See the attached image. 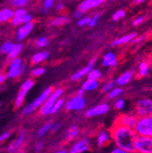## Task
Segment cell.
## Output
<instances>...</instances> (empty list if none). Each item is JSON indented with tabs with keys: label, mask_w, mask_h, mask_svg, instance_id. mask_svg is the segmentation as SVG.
Instances as JSON below:
<instances>
[{
	"label": "cell",
	"mask_w": 152,
	"mask_h": 153,
	"mask_svg": "<svg viewBox=\"0 0 152 153\" xmlns=\"http://www.w3.org/2000/svg\"><path fill=\"white\" fill-rule=\"evenodd\" d=\"M90 149V141L87 139H81L76 141L71 149H69L68 153H84Z\"/></svg>",
	"instance_id": "obj_12"
},
{
	"label": "cell",
	"mask_w": 152,
	"mask_h": 153,
	"mask_svg": "<svg viewBox=\"0 0 152 153\" xmlns=\"http://www.w3.org/2000/svg\"><path fill=\"white\" fill-rule=\"evenodd\" d=\"M10 132H7V133H4V134H2L1 136H0V142H2V141H4L5 140H7V139H8L9 137H10Z\"/></svg>",
	"instance_id": "obj_47"
},
{
	"label": "cell",
	"mask_w": 152,
	"mask_h": 153,
	"mask_svg": "<svg viewBox=\"0 0 152 153\" xmlns=\"http://www.w3.org/2000/svg\"><path fill=\"white\" fill-rule=\"evenodd\" d=\"M14 13L15 12L9 7H5V8L1 9L0 10V23L7 22V21L10 20V19H12Z\"/></svg>",
	"instance_id": "obj_23"
},
{
	"label": "cell",
	"mask_w": 152,
	"mask_h": 153,
	"mask_svg": "<svg viewBox=\"0 0 152 153\" xmlns=\"http://www.w3.org/2000/svg\"><path fill=\"white\" fill-rule=\"evenodd\" d=\"M63 92H64V90L62 88H58V89L52 91V93L49 95V97L47 99V100L44 102V104L40 107V114H42V115L50 114L52 107L54 106V104L56 103V100L60 99Z\"/></svg>",
	"instance_id": "obj_6"
},
{
	"label": "cell",
	"mask_w": 152,
	"mask_h": 153,
	"mask_svg": "<svg viewBox=\"0 0 152 153\" xmlns=\"http://www.w3.org/2000/svg\"><path fill=\"white\" fill-rule=\"evenodd\" d=\"M54 153H68V152H67L66 150H63V149H61V150H58V151H56V152H54Z\"/></svg>",
	"instance_id": "obj_55"
},
{
	"label": "cell",
	"mask_w": 152,
	"mask_h": 153,
	"mask_svg": "<svg viewBox=\"0 0 152 153\" xmlns=\"http://www.w3.org/2000/svg\"><path fill=\"white\" fill-rule=\"evenodd\" d=\"M116 82L115 81H108V82H107L103 87H102V88H101V91L103 92V93H108L111 89H113L114 88L116 87Z\"/></svg>",
	"instance_id": "obj_34"
},
{
	"label": "cell",
	"mask_w": 152,
	"mask_h": 153,
	"mask_svg": "<svg viewBox=\"0 0 152 153\" xmlns=\"http://www.w3.org/2000/svg\"><path fill=\"white\" fill-rule=\"evenodd\" d=\"M32 19H33V16L32 15H30V14H27L25 16H24V18H23V21H22V23H28V22H32Z\"/></svg>",
	"instance_id": "obj_45"
},
{
	"label": "cell",
	"mask_w": 152,
	"mask_h": 153,
	"mask_svg": "<svg viewBox=\"0 0 152 153\" xmlns=\"http://www.w3.org/2000/svg\"><path fill=\"white\" fill-rule=\"evenodd\" d=\"M149 68H150V66L147 62H145V61L141 62L139 65V75L140 76H147L148 73V71H149Z\"/></svg>",
	"instance_id": "obj_28"
},
{
	"label": "cell",
	"mask_w": 152,
	"mask_h": 153,
	"mask_svg": "<svg viewBox=\"0 0 152 153\" xmlns=\"http://www.w3.org/2000/svg\"><path fill=\"white\" fill-rule=\"evenodd\" d=\"M16 153H25L24 151H18V152H16Z\"/></svg>",
	"instance_id": "obj_57"
},
{
	"label": "cell",
	"mask_w": 152,
	"mask_h": 153,
	"mask_svg": "<svg viewBox=\"0 0 152 153\" xmlns=\"http://www.w3.org/2000/svg\"><path fill=\"white\" fill-rule=\"evenodd\" d=\"M27 14V12L23 9V8H18L15 11L14 13V16L11 19V22L14 26H17V25H19L22 23L23 21V18L24 16Z\"/></svg>",
	"instance_id": "obj_20"
},
{
	"label": "cell",
	"mask_w": 152,
	"mask_h": 153,
	"mask_svg": "<svg viewBox=\"0 0 152 153\" xmlns=\"http://www.w3.org/2000/svg\"><path fill=\"white\" fill-rule=\"evenodd\" d=\"M107 0H84L79 6V9L82 12H87L89 9H92L94 7H97L103 4Z\"/></svg>",
	"instance_id": "obj_16"
},
{
	"label": "cell",
	"mask_w": 152,
	"mask_h": 153,
	"mask_svg": "<svg viewBox=\"0 0 152 153\" xmlns=\"http://www.w3.org/2000/svg\"><path fill=\"white\" fill-rule=\"evenodd\" d=\"M112 140L117 147L134 153V141L137 133L134 128L124 127L115 123L110 128Z\"/></svg>",
	"instance_id": "obj_1"
},
{
	"label": "cell",
	"mask_w": 152,
	"mask_h": 153,
	"mask_svg": "<svg viewBox=\"0 0 152 153\" xmlns=\"http://www.w3.org/2000/svg\"><path fill=\"white\" fill-rule=\"evenodd\" d=\"M131 79H132V73L130 71H126L118 76V79H116L115 82L118 86H125L131 80Z\"/></svg>",
	"instance_id": "obj_22"
},
{
	"label": "cell",
	"mask_w": 152,
	"mask_h": 153,
	"mask_svg": "<svg viewBox=\"0 0 152 153\" xmlns=\"http://www.w3.org/2000/svg\"><path fill=\"white\" fill-rule=\"evenodd\" d=\"M22 66H23V62H22L21 59H19V57H16V59H13L10 66H9L7 78L14 79V78H16L17 76L21 75Z\"/></svg>",
	"instance_id": "obj_11"
},
{
	"label": "cell",
	"mask_w": 152,
	"mask_h": 153,
	"mask_svg": "<svg viewBox=\"0 0 152 153\" xmlns=\"http://www.w3.org/2000/svg\"><path fill=\"white\" fill-rule=\"evenodd\" d=\"M6 78H7L6 76H4L3 74H1V73H0V84H2V83H3V82L5 81Z\"/></svg>",
	"instance_id": "obj_51"
},
{
	"label": "cell",
	"mask_w": 152,
	"mask_h": 153,
	"mask_svg": "<svg viewBox=\"0 0 152 153\" xmlns=\"http://www.w3.org/2000/svg\"><path fill=\"white\" fill-rule=\"evenodd\" d=\"M147 0H134V4L136 5H139V4H141V3H144Z\"/></svg>",
	"instance_id": "obj_53"
},
{
	"label": "cell",
	"mask_w": 152,
	"mask_h": 153,
	"mask_svg": "<svg viewBox=\"0 0 152 153\" xmlns=\"http://www.w3.org/2000/svg\"><path fill=\"white\" fill-rule=\"evenodd\" d=\"M99 16H100L99 14L95 15V16L90 19V22H89V24H88V27H95V26H96L97 23H98V21H99Z\"/></svg>",
	"instance_id": "obj_42"
},
{
	"label": "cell",
	"mask_w": 152,
	"mask_h": 153,
	"mask_svg": "<svg viewBox=\"0 0 152 153\" xmlns=\"http://www.w3.org/2000/svg\"><path fill=\"white\" fill-rule=\"evenodd\" d=\"M110 153H133V152H130V151H128V150H126V149H121V148L116 146L115 148H114V149L110 151Z\"/></svg>",
	"instance_id": "obj_43"
},
{
	"label": "cell",
	"mask_w": 152,
	"mask_h": 153,
	"mask_svg": "<svg viewBox=\"0 0 152 153\" xmlns=\"http://www.w3.org/2000/svg\"><path fill=\"white\" fill-rule=\"evenodd\" d=\"M144 38H145L144 36H139V37H137V36H136V37L134 38V39H133V40L131 41V42H132V43H139V42L142 41V40L144 39Z\"/></svg>",
	"instance_id": "obj_48"
},
{
	"label": "cell",
	"mask_w": 152,
	"mask_h": 153,
	"mask_svg": "<svg viewBox=\"0 0 152 153\" xmlns=\"http://www.w3.org/2000/svg\"><path fill=\"white\" fill-rule=\"evenodd\" d=\"M109 110V106L107 103H101L97 106H95L85 112V116L87 118H95L98 116L106 114Z\"/></svg>",
	"instance_id": "obj_10"
},
{
	"label": "cell",
	"mask_w": 152,
	"mask_h": 153,
	"mask_svg": "<svg viewBox=\"0 0 152 153\" xmlns=\"http://www.w3.org/2000/svg\"><path fill=\"white\" fill-rule=\"evenodd\" d=\"M138 119L139 117L136 114H122V115H119L116 119L115 123L122 125L127 128H134L137 124Z\"/></svg>",
	"instance_id": "obj_8"
},
{
	"label": "cell",
	"mask_w": 152,
	"mask_h": 153,
	"mask_svg": "<svg viewBox=\"0 0 152 153\" xmlns=\"http://www.w3.org/2000/svg\"><path fill=\"white\" fill-rule=\"evenodd\" d=\"M69 18L66 16H58L55 17L49 21V25L50 26H54V27H59V26H63L67 23H68Z\"/></svg>",
	"instance_id": "obj_26"
},
{
	"label": "cell",
	"mask_w": 152,
	"mask_h": 153,
	"mask_svg": "<svg viewBox=\"0 0 152 153\" xmlns=\"http://www.w3.org/2000/svg\"><path fill=\"white\" fill-rule=\"evenodd\" d=\"M23 49V45L22 44H15V47H14V48H13V50L11 51V53L8 55V59H16V57L18 56V55L20 54V52H21V50Z\"/></svg>",
	"instance_id": "obj_27"
},
{
	"label": "cell",
	"mask_w": 152,
	"mask_h": 153,
	"mask_svg": "<svg viewBox=\"0 0 152 153\" xmlns=\"http://www.w3.org/2000/svg\"><path fill=\"white\" fill-rule=\"evenodd\" d=\"M34 27V23L33 22H28V23H25L23 26H21L19 28H18L17 32H16V37L17 40H23L25 38L30 34V32L32 31Z\"/></svg>",
	"instance_id": "obj_14"
},
{
	"label": "cell",
	"mask_w": 152,
	"mask_h": 153,
	"mask_svg": "<svg viewBox=\"0 0 152 153\" xmlns=\"http://www.w3.org/2000/svg\"><path fill=\"white\" fill-rule=\"evenodd\" d=\"M86 107V100L83 96L76 95L67 100L66 103V109L67 111H79Z\"/></svg>",
	"instance_id": "obj_7"
},
{
	"label": "cell",
	"mask_w": 152,
	"mask_h": 153,
	"mask_svg": "<svg viewBox=\"0 0 152 153\" xmlns=\"http://www.w3.org/2000/svg\"><path fill=\"white\" fill-rule=\"evenodd\" d=\"M54 2H55V0H45L44 1V7L49 9L53 7L54 5Z\"/></svg>",
	"instance_id": "obj_44"
},
{
	"label": "cell",
	"mask_w": 152,
	"mask_h": 153,
	"mask_svg": "<svg viewBox=\"0 0 152 153\" xmlns=\"http://www.w3.org/2000/svg\"><path fill=\"white\" fill-rule=\"evenodd\" d=\"M114 107H115V108L119 109V110H121L124 108L125 107V100L123 99H119L116 100L115 104H114Z\"/></svg>",
	"instance_id": "obj_40"
},
{
	"label": "cell",
	"mask_w": 152,
	"mask_h": 153,
	"mask_svg": "<svg viewBox=\"0 0 152 153\" xmlns=\"http://www.w3.org/2000/svg\"><path fill=\"white\" fill-rule=\"evenodd\" d=\"M14 47H15L14 43H12V42H6L1 47H0V52L3 53V54L9 55L11 53V51L13 50Z\"/></svg>",
	"instance_id": "obj_29"
},
{
	"label": "cell",
	"mask_w": 152,
	"mask_h": 153,
	"mask_svg": "<svg viewBox=\"0 0 152 153\" xmlns=\"http://www.w3.org/2000/svg\"><path fill=\"white\" fill-rule=\"evenodd\" d=\"M136 36H137L136 33H129L128 35H125V36H122L117 38V39H115L112 42L111 45L113 47H116V46H121V45L128 44V42H131Z\"/></svg>",
	"instance_id": "obj_18"
},
{
	"label": "cell",
	"mask_w": 152,
	"mask_h": 153,
	"mask_svg": "<svg viewBox=\"0 0 152 153\" xmlns=\"http://www.w3.org/2000/svg\"><path fill=\"white\" fill-rule=\"evenodd\" d=\"M29 0H9V2L16 7H24Z\"/></svg>",
	"instance_id": "obj_37"
},
{
	"label": "cell",
	"mask_w": 152,
	"mask_h": 153,
	"mask_svg": "<svg viewBox=\"0 0 152 153\" xmlns=\"http://www.w3.org/2000/svg\"><path fill=\"white\" fill-rule=\"evenodd\" d=\"M64 104H65V100L63 99H61V98L59 99L58 100L56 101V103L54 104V106L52 107L51 111H50V114H55V113L58 112L59 110H60L63 108Z\"/></svg>",
	"instance_id": "obj_32"
},
{
	"label": "cell",
	"mask_w": 152,
	"mask_h": 153,
	"mask_svg": "<svg viewBox=\"0 0 152 153\" xmlns=\"http://www.w3.org/2000/svg\"><path fill=\"white\" fill-rule=\"evenodd\" d=\"M26 134L25 132H21L19 137H18L16 140H15L13 142H11V144L8 147V152L9 153H16L18 149H20V147L22 146L23 142H24V139H25Z\"/></svg>",
	"instance_id": "obj_17"
},
{
	"label": "cell",
	"mask_w": 152,
	"mask_h": 153,
	"mask_svg": "<svg viewBox=\"0 0 152 153\" xmlns=\"http://www.w3.org/2000/svg\"><path fill=\"white\" fill-rule=\"evenodd\" d=\"M35 82L32 80V79H27V81H25L22 86H21V89L20 91L18 92V95L16 99V101H15V108H19L21 107L22 103L24 102L25 100V98H26V95L27 93L33 88Z\"/></svg>",
	"instance_id": "obj_9"
},
{
	"label": "cell",
	"mask_w": 152,
	"mask_h": 153,
	"mask_svg": "<svg viewBox=\"0 0 152 153\" xmlns=\"http://www.w3.org/2000/svg\"><path fill=\"white\" fill-rule=\"evenodd\" d=\"M118 63L117 56L113 52H108L104 55L102 59V65L103 67H114Z\"/></svg>",
	"instance_id": "obj_19"
},
{
	"label": "cell",
	"mask_w": 152,
	"mask_h": 153,
	"mask_svg": "<svg viewBox=\"0 0 152 153\" xmlns=\"http://www.w3.org/2000/svg\"><path fill=\"white\" fill-rule=\"evenodd\" d=\"M112 140L111 137V133L110 130H105V129H101L99 133H98V136H97V144L99 147L103 148L106 147L107 145H108L110 143Z\"/></svg>",
	"instance_id": "obj_13"
},
{
	"label": "cell",
	"mask_w": 152,
	"mask_h": 153,
	"mask_svg": "<svg viewBox=\"0 0 152 153\" xmlns=\"http://www.w3.org/2000/svg\"><path fill=\"white\" fill-rule=\"evenodd\" d=\"M52 91H53V89H52V88H46L39 97H37L31 104H29V105H27L24 109H23V114L24 115H26V116H27V115H30L31 113H33L36 108H40L43 104H44V102L47 100V99L49 97V95L52 93Z\"/></svg>",
	"instance_id": "obj_4"
},
{
	"label": "cell",
	"mask_w": 152,
	"mask_h": 153,
	"mask_svg": "<svg viewBox=\"0 0 152 153\" xmlns=\"http://www.w3.org/2000/svg\"><path fill=\"white\" fill-rule=\"evenodd\" d=\"M90 17L88 16H85V17H81L79 19V21H78V25L79 27H85V26H88L89 22H90Z\"/></svg>",
	"instance_id": "obj_39"
},
{
	"label": "cell",
	"mask_w": 152,
	"mask_h": 153,
	"mask_svg": "<svg viewBox=\"0 0 152 153\" xmlns=\"http://www.w3.org/2000/svg\"><path fill=\"white\" fill-rule=\"evenodd\" d=\"M134 153H152V137L137 135L134 141Z\"/></svg>",
	"instance_id": "obj_3"
},
{
	"label": "cell",
	"mask_w": 152,
	"mask_h": 153,
	"mask_svg": "<svg viewBox=\"0 0 152 153\" xmlns=\"http://www.w3.org/2000/svg\"><path fill=\"white\" fill-rule=\"evenodd\" d=\"M80 134V128L77 125H73L71 126L66 133V139L67 140H76Z\"/></svg>",
	"instance_id": "obj_21"
},
{
	"label": "cell",
	"mask_w": 152,
	"mask_h": 153,
	"mask_svg": "<svg viewBox=\"0 0 152 153\" xmlns=\"http://www.w3.org/2000/svg\"><path fill=\"white\" fill-rule=\"evenodd\" d=\"M43 145H44L43 142H39V143L36 144V150H40L43 148Z\"/></svg>",
	"instance_id": "obj_50"
},
{
	"label": "cell",
	"mask_w": 152,
	"mask_h": 153,
	"mask_svg": "<svg viewBox=\"0 0 152 153\" xmlns=\"http://www.w3.org/2000/svg\"><path fill=\"white\" fill-rule=\"evenodd\" d=\"M126 16V12L125 10H122V9H119L118 11H116L115 13L113 14L112 16V19H113V21H119L120 20L121 18H124Z\"/></svg>",
	"instance_id": "obj_35"
},
{
	"label": "cell",
	"mask_w": 152,
	"mask_h": 153,
	"mask_svg": "<svg viewBox=\"0 0 152 153\" xmlns=\"http://www.w3.org/2000/svg\"><path fill=\"white\" fill-rule=\"evenodd\" d=\"M101 72L99 69H95L92 68L89 73L87 74V79H92V80H99L101 78Z\"/></svg>",
	"instance_id": "obj_31"
},
{
	"label": "cell",
	"mask_w": 152,
	"mask_h": 153,
	"mask_svg": "<svg viewBox=\"0 0 152 153\" xmlns=\"http://www.w3.org/2000/svg\"><path fill=\"white\" fill-rule=\"evenodd\" d=\"M122 92H123L122 88H116V87H115L113 89H111V90L108 93V98L109 100L116 99V98L119 97V96L121 95Z\"/></svg>",
	"instance_id": "obj_33"
},
{
	"label": "cell",
	"mask_w": 152,
	"mask_h": 153,
	"mask_svg": "<svg viewBox=\"0 0 152 153\" xmlns=\"http://www.w3.org/2000/svg\"><path fill=\"white\" fill-rule=\"evenodd\" d=\"M134 129L137 135L152 137V115L139 118Z\"/></svg>",
	"instance_id": "obj_2"
},
{
	"label": "cell",
	"mask_w": 152,
	"mask_h": 153,
	"mask_svg": "<svg viewBox=\"0 0 152 153\" xmlns=\"http://www.w3.org/2000/svg\"><path fill=\"white\" fill-rule=\"evenodd\" d=\"M135 114L139 118L152 115V100L141 99L135 104Z\"/></svg>",
	"instance_id": "obj_5"
},
{
	"label": "cell",
	"mask_w": 152,
	"mask_h": 153,
	"mask_svg": "<svg viewBox=\"0 0 152 153\" xmlns=\"http://www.w3.org/2000/svg\"><path fill=\"white\" fill-rule=\"evenodd\" d=\"M53 125H54V124H53L52 122H47V123H46L45 125H43V126L39 128V132H37V135H39V137H43L44 135H46V134H47L50 129H52Z\"/></svg>",
	"instance_id": "obj_30"
},
{
	"label": "cell",
	"mask_w": 152,
	"mask_h": 153,
	"mask_svg": "<svg viewBox=\"0 0 152 153\" xmlns=\"http://www.w3.org/2000/svg\"><path fill=\"white\" fill-rule=\"evenodd\" d=\"M84 92H85L84 89H83V88H80L79 90H78V93H77V94L79 95V96H83V95H84Z\"/></svg>",
	"instance_id": "obj_54"
},
{
	"label": "cell",
	"mask_w": 152,
	"mask_h": 153,
	"mask_svg": "<svg viewBox=\"0 0 152 153\" xmlns=\"http://www.w3.org/2000/svg\"><path fill=\"white\" fill-rule=\"evenodd\" d=\"M48 43H49V41H48L47 38L46 36H42V37L39 38V39L36 40V45L37 48H45V47H47L48 45Z\"/></svg>",
	"instance_id": "obj_36"
},
{
	"label": "cell",
	"mask_w": 152,
	"mask_h": 153,
	"mask_svg": "<svg viewBox=\"0 0 152 153\" xmlns=\"http://www.w3.org/2000/svg\"><path fill=\"white\" fill-rule=\"evenodd\" d=\"M150 68H151V69H152V63H151V65H150Z\"/></svg>",
	"instance_id": "obj_58"
},
{
	"label": "cell",
	"mask_w": 152,
	"mask_h": 153,
	"mask_svg": "<svg viewBox=\"0 0 152 153\" xmlns=\"http://www.w3.org/2000/svg\"><path fill=\"white\" fill-rule=\"evenodd\" d=\"M95 63H96V59H93L88 63L87 66H86L85 68H81V69H79V71L76 72V73L71 76V79H72L73 81H76V80H79V79H82L83 76H87V75L89 73V71L93 68Z\"/></svg>",
	"instance_id": "obj_15"
},
{
	"label": "cell",
	"mask_w": 152,
	"mask_h": 153,
	"mask_svg": "<svg viewBox=\"0 0 152 153\" xmlns=\"http://www.w3.org/2000/svg\"><path fill=\"white\" fill-rule=\"evenodd\" d=\"M64 4H62V3H59L58 6H56V10H62L63 8H64Z\"/></svg>",
	"instance_id": "obj_52"
},
{
	"label": "cell",
	"mask_w": 152,
	"mask_h": 153,
	"mask_svg": "<svg viewBox=\"0 0 152 153\" xmlns=\"http://www.w3.org/2000/svg\"><path fill=\"white\" fill-rule=\"evenodd\" d=\"M45 72H46V69L44 68H36L31 71V75L33 76H40L44 75Z\"/></svg>",
	"instance_id": "obj_38"
},
{
	"label": "cell",
	"mask_w": 152,
	"mask_h": 153,
	"mask_svg": "<svg viewBox=\"0 0 152 153\" xmlns=\"http://www.w3.org/2000/svg\"><path fill=\"white\" fill-rule=\"evenodd\" d=\"M98 87H99V81L98 80H92V79H87V80L82 84L81 88H83L84 91H93L95 89H97Z\"/></svg>",
	"instance_id": "obj_25"
},
{
	"label": "cell",
	"mask_w": 152,
	"mask_h": 153,
	"mask_svg": "<svg viewBox=\"0 0 152 153\" xmlns=\"http://www.w3.org/2000/svg\"><path fill=\"white\" fill-rule=\"evenodd\" d=\"M49 56V53L47 51H43V52H39L36 53L32 56V63L33 64H39L43 61H45L46 59H48Z\"/></svg>",
	"instance_id": "obj_24"
},
{
	"label": "cell",
	"mask_w": 152,
	"mask_h": 153,
	"mask_svg": "<svg viewBox=\"0 0 152 153\" xmlns=\"http://www.w3.org/2000/svg\"><path fill=\"white\" fill-rule=\"evenodd\" d=\"M144 20H145V16H138V17H136V18L134 19V20H133V22H132V26L138 27V26L141 25V24L144 22Z\"/></svg>",
	"instance_id": "obj_41"
},
{
	"label": "cell",
	"mask_w": 152,
	"mask_h": 153,
	"mask_svg": "<svg viewBox=\"0 0 152 153\" xmlns=\"http://www.w3.org/2000/svg\"><path fill=\"white\" fill-rule=\"evenodd\" d=\"M47 10H48L47 8L43 7V8H42V13H43V14H47Z\"/></svg>",
	"instance_id": "obj_56"
},
{
	"label": "cell",
	"mask_w": 152,
	"mask_h": 153,
	"mask_svg": "<svg viewBox=\"0 0 152 153\" xmlns=\"http://www.w3.org/2000/svg\"><path fill=\"white\" fill-rule=\"evenodd\" d=\"M83 13H84V12H82L81 10H79V9L78 8V10H76V11L74 12L73 15H74V16H75L76 18H79H79H81V16H83Z\"/></svg>",
	"instance_id": "obj_46"
},
{
	"label": "cell",
	"mask_w": 152,
	"mask_h": 153,
	"mask_svg": "<svg viewBox=\"0 0 152 153\" xmlns=\"http://www.w3.org/2000/svg\"><path fill=\"white\" fill-rule=\"evenodd\" d=\"M60 123H56V124H54L53 125V128H52V130L53 131H56V130H58L59 128H60Z\"/></svg>",
	"instance_id": "obj_49"
}]
</instances>
